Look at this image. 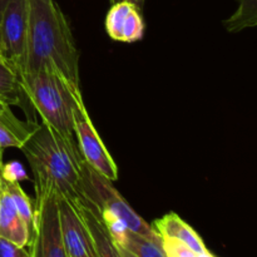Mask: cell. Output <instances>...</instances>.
<instances>
[{
  "label": "cell",
  "mask_w": 257,
  "mask_h": 257,
  "mask_svg": "<svg viewBox=\"0 0 257 257\" xmlns=\"http://www.w3.org/2000/svg\"><path fill=\"white\" fill-rule=\"evenodd\" d=\"M105 30L113 40L135 43L143 38L145 23L135 5L128 2H117L105 17Z\"/></svg>",
  "instance_id": "9"
},
{
  "label": "cell",
  "mask_w": 257,
  "mask_h": 257,
  "mask_svg": "<svg viewBox=\"0 0 257 257\" xmlns=\"http://www.w3.org/2000/svg\"><path fill=\"white\" fill-rule=\"evenodd\" d=\"M3 190L7 191L12 197L18 212L22 216L24 222L27 223L28 227L30 228L32 233L33 220H34V207L32 205V201L28 197L27 193L23 191L22 186L19 182H9V181H3Z\"/></svg>",
  "instance_id": "16"
},
{
  "label": "cell",
  "mask_w": 257,
  "mask_h": 257,
  "mask_svg": "<svg viewBox=\"0 0 257 257\" xmlns=\"http://www.w3.org/2000/svg\"><path fill=\"white\" fill-rule=\"evenodd\" d=\"M162 247L167 257H197L198 253L191 250L180 241L173 238H162Z\"/></svg>",
  "instance_id": "19"
},
{
  "label": "cell",
  "mask_w": 257,
  "mask_h": 257,
  "mask_svg": "<svg viewBox=\"0 0 257 257\" xmlns=\"http://www.w3.org/2000/svg\"><path fill=\"white\" fill-rule=\"evenodd\" d=\"M82 216L85 226L90 233L98 257H122L118 245L110 236L107 226L103 222L102 216L97 206L85 197L82 202L73 203Z\"/></svg>",
  "instance_id": "10"
},
{
  "label": "cell",
  "mask_w": 257,
  "mask_h": 257,
  "mask_svg": "<svg viewBox=\"0 0 257 257\" xmlns=\"http://www.w3.org/2000/svg\"><path fill=\"white\" fill-rule=\"evenodd\" d=\"M240 5L235 14L225 22L228 32H240L245 28H253L257 24L256 0H238Z\"/></svg>",
  "instance_id": "15"
},
{
  "label": "cell",
  "mask_w": 257,
  "mask_h": 257,
  "mask_svg": "<svg viewBox=\"0 0 257 257\" xmlns=\"http://www.w3.org/2000/svg\"><path fill=\"white\" fill-rule=\"evenodd\" d=\"M30 257H68L60 230L57 195L52 188H35Z\"/></svg>",
  "instance_id": "5"
},
{
  "label": "cell",
  "mask_w": 257,
  "mask_h": 257,
  "mask_svg": "<svg viewBox=\"0 0 257 257\" xmlns=\"http://www.w3.org/2000/svg\"><path fill=\"white\" fill-rule=\"evenodd\" d=\"M8 2H9V0H0V19H2L3 12H4V9H5V7H7Z\"/></svg>",
  "instance_id": "25"
},
{
  "label": "cell",
  "mask_w": 257,
  "mask_h": 257,
  "mask_svg": "<svg viewBox=\"0 0 257 257\" xmlns=\"http://www.w3.org/2000/svg\"><path fill=\"white\" fill-rule=\"evenodd\" d=\"M28 136L8 127L7 124L0 122V148H22L23 145L28 141Z\"/></svg>",
  "instance_id": "18"
},
{
  "label": "cell",
  "mask_w": 257,
  "mask_h": 257,
  "mask_svg": "<svg viewBox=\"0 0 257 257\" xmlns=\"http://www.w3.org/2000/svg\"><path fill=\"white\" fill-rule=\"evenodd\" d=\"M0 236L17 245L27 247L30 241V228L18 212L7 191L0 193Z\"/></svg>",
  "instance_id": "12"
},
{
  "label": "cell",
  "mask_w": 257,
  "mask_h": 257,
  "mask_svg": "<svg viewBox=\"0 0 257 257\" xmlns=\"http://www.w3.org/2000/svg\"><path fill=\"white\" fill-rule=\"evenodd\" d=\"M84 193L98 207L100 213H110L122 221L128 230L145 236L156 243H162L161 236L125 202L109 180L93 170L85 161L82 163Z\"/></svg>",
  "instance_id": "4"
},
{
  "label": "cell",
  "mask_w": 257,
  "mask_h": 257,
  "mask_svg": "<svg viewBox=\"0 0 257 257\" xmlns=\"http://www.w3.org/2000/svg\"><path fill=\"white\" fill-rule=\"evenodd\" d=\"M0 257H30V252L23 246L0 236Z\"/></svg>",
  "instance_id": "21"
},
{
  "label": "cell",
  "mask_w": 257,
  "mask_h": 257,
  "mask_svg": "<svg viewBox=\"0 0 257 257\" xmlns=\"http://www.w3.org/2000/svg\"><path fill=\"white\" fill-rule=\"evenodd\" d=\"M73 130L74 137L78 141V150L83 160L93 168L104 176L107 180L115 181L118 178V168L112 156L108 152L107 147L103 143L99 133L93 125L88 110L85 108L83 97L77 100L74 113H73Z\"/></svg>",
  "instance_id": "6"
},
{
  "label": "cell",
  "mask_w": 257,
  "mask_h": 257,
  "mask_svg": "<svg viewBox=\"0 0 257 257\" xmlns=\"http://www.w3.org/2000/svg\"><path fill=\"white\" fill-rule=\"evenodd\" d=\"M28 33V2L9 0L0 19L3 53L12 60L24 79Z\"/></svg>",
  "instance_id": "7"
},
{
  "label": "cell",
  "mask_w": 257,
  "mask_h": 257,
  "mask_svg": "<svg viewBox=\"0 0 257 257\" xmlns=\"http://www.w3.org/2000/svg\"><path fill=\"white\" fill-rule=\"evenodd\" d=\"M60 230L68 257H98L90 233L75 206L57 196Z\"/></svg>",
  "instance_id": "8"
},
{
  "label": "cell",
  "mask_w": 257,
  "mask_h": 257,
  "mask_svg": "<svg viewBox=\"0 0 257 257\" xmlns=\"http://www.w3.org/2000/svg\"><path fill=\"white\" fill-rule=\"evenodd\" d=\"M0 122L7 124L8 127L13 128V130L18 131V132L23 133V135L28 136V137H30L39 125V123L37 122H30V120L23 122V120L18 119L17 115L13 113L10 105L3 100H0Z\"/></svg>",
  "instance_id": "17"
},
{
  "label": "cell",
  "mask_w": 257,
  "mask_h": 257,
  "mask_svg": "<svg viewBox=\"0 0 257 257\" xmlns=\"http://www.w3.org/2000/svg\"><path fill=\"white\" fill-rule=\"evenodd\" d=\"M28 33L23 88L45 62L79 87V54L64 14L54 0H27Z\"/></svg>",
  "instance_id": "1"
},
{
  "label": "cell",
  "mask_w": 257,
  "mask_h": 257,
  "mask_svg": "<svg viewBox=\"0 0 257 257\" xmlns=\"http://www.w3.org/2000/svg\"><path fill=\"white\" fill-rule=\"evenodd\" d=\"M0 52H3V45H2V35H0Z\"/></svg>",
  "instance_id": "26"
},
{
  "label": "cell",
  "mask_w": 257,
  "mask_h": 257,
  "mask_svg": "<svg viewBox=\"0 0 257 257\" xmlns=\"http://www.w3.org/2000/svg\"><path fill=\"white\" fill-rule=\"evenodd\" d=\"M2 177L3 181H9V182H20V181L29 180L23 165L17 161H13V162L3 166Z\"/></svg>",
  "instance_id": "20"
},
{
  "label": "cell",
  "mask_w": 257,
  "mask_h": 257,
  "mask_svg": "<svg viewBox=\"0 0 257 257\" xmlns=\"http://www.w3.org/2000/svg\"><path fill=\"white\" fill-rule=\"evenodd\" d=\"M118 248H119L120 255H122V257H136L135 255H132V253H131V252H128L127 250H124V248H123V247H120V246H118Z\"/></svg>",
  "instance_id": "24"
},
{
  "label": "cell",
  "mask_w": 257,
  "mask_h": 257,
  "mask_svg": "<svg viewBox=\"0 0 257 257\" xmlns=\"http://www.w3.org/2000/svg\"><path fill=\"white\" fill-rule=\"evenodd\" d=\"M34 177V188H52L70 203L82 202L84 193L83 157L77 145H70L45 124H39L20 148Z\"/></svg>",
  "instance_id": "2"
},
{
  "label": "cell",
  "mask_w": 257,
  "mask_h": 257,
  "mask_svg": "<svg viewBox=\"0 0 257 257\" xmlns=\"http://www.w3.org/2000/svg\"><path fill=\"white\" fill-rule=\"evenodd\" d=\"M114 242L136 257H167L163 251L162 243L153 242L128 228H125L124 232Z\"/></svg>",
  "instance_id": "14"
},
{
  "label": "cell",
  "mask_w": 257,
  "mask_h": 257,
  "mask_svg": "<svg viewBox=\"0 0 257 257\" xmlns=\"http://www.w3.org/2000/svg\"><path fill=\"white\" fill-rule=\"evenodd\" d=\"M3 148H0V193L3 192V177H2V170H3V166H4V163H3Z\"/></svg>",
  "instance_id": "23"
},
{
  "label": "cell",
  "mask_w": 257,
  "mask_h": 257,
  "mask_svg": "<svg viewBox=\"0 0 257 257\" xmlns=\"http://www.w3.org/2000/svg\"><path fill=\"white\" fill-rule=\"evenodd\" d=\"M0 100L23 107L25 112L29 109L20 73L3 52H0Z\"/></svg>",
  "instance_id": "13"
},
{
  "label": "cell",
  "mask_w": 257,
  "mask_h": 257,
  "mask_svg": "<svg viewBox=\"0 0 257 257\" xmlns=\"http://www.w3.org/2000/svg\"><path fill=\"white\" fill-rule=\"evenodd\" d=\"M113 3H117V2H128V3H131V4H133L135 5L136 8H137L138 10H142V8H143V5H145V0H112Z\"/></svg>",
  "instance_id": "22"
},
{
  "label": "cell",
  "mask_w": 257,
  "mask_h": 257,
  "mask_svg": "<svg viewBox=\"0 0 257 257\" xmlns=\"http://www.w3.org/2000/svg\"><path fill=\"white\" fill-rule=\"evenodd\" d=\"M29 108L37 110L43 124L54 131L62 140L77 145L74 140V113L80 88L73 85L53 63L45 62L29 83L24 85Z\"/></svg>",
  "instance_id": "3"
},
{
  "label": "cell",
  "mask_w": 257,
  "mask_h": 257,
  "mask_svg": "<svg viewBox=\"0 0 257 257\" xmlns=\"http://www.w3.org/2000/svg\"><path fill=\"white\" fill-rule=\"evenodd\" d=\"M152 227L161 238H173L180 241L196 253H205L208 251L200 235L177 213H167L160 220H156Z\"/></svg>",
  "instance_id": "11"
}]
</instances>
